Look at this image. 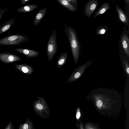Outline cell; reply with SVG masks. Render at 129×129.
Here are the masks:
<instances>
[{"label": "cell", "instance_id": "1", "mask_svg": "<svg viewBox=\"0 0 129 129\" xmlns=\"http://www.w3.org/2000/svg\"><path fill=\"white\" fill-rule=\"evenodd\" d=\"M87 98L91 99L97 108H101L104 106L121 102V95L116 90L100 87L92 90Z\"/></svg>", "mask_w": 129, "mask_h": 129}, {"label": "cell", "instance_id": "2", "mask_svg": "<svg viewBox=\"0 0 129 129\" xmlns=\"http://www.w3.org/2000/svg\"><path fill=\"white\" fill-rule=\"evenodd\" d=\"M64 32L68 38L75 63L77 64L80 53L81 46L78 41L76 31L72 27L64 25Z\"/></svg>", "mask_w": 129, "mask_h": 129}, {"label": "cell", "instance_id": "3", "mask_svg": "<svg viewBox=\"0 0 129 129\" xmlns=\"http://www.w3.org/2000/svg\"><path fill=\"white\" fill-rule=\"evenodd\" d=\"M29 39L27 36L19 34L9 35L0 39V45H20Z\"/></svg>", "mask_w": 129, "mask_h": 129}, {"label": "cell", "instance_id": "4", "mask_svg": "<svg viewBox=\"0 0 129 129\" xmlns=\"http://www.w3.org/2000/svg\"><path fill=\"white\" fill-rule=\"evenodd\" d=\"M57 44L56 31L53 30L49 38L47 47V55L51 62L57 51Z\"/></svg>", "mask_w": 129, "mask_h": 129}, {"label": "cell", "instance_id": "5", "mask_svg": "<svg viewBox=\"0 0 129 129\" xmlns=\"http://www.w3.org/2000/svg\"><path fill=\"white\" fill-rule=\"evenodd\" d=\"M92 63L91 60H90L76 68L73 71L71 75L68 79L67 83H70L79 79L81 77L85 69Z\"/></svg>", "mask_w": 129, "mask_h": 129}, {"label": "cell", "instance_id": "6", "mask_svg": "<svg viewBox=\"0 0 129 129\" xmlns=\"http://www.w3.org/2000/svg\"><path fill=\"white\" fill-rule=\"evenodd\" d=\"M38 100L33 103V107L35 111L40 114L44 112H48V107L44 98L42 96L37 97Z\"/></svg>", "mask_w": 129, "mask_h": 129}, {"label": "cell", "instance_id": "7", "mask_svg": "<svg viewBox=\"0 0 129 129\" xmlns=\"http://www.w3.org/2000/svg\"><path fill=\"white\" fill-rule=\"evenodd\" d=\"M98 5L97 0H90L87 3L84 7V13L88 18L93 13Z\"/></svg>", "mask_w": 129, "mask_h": 129}, {"label": "cell", "instance_id": "8", "mask_svg": "<svg viewBox=\"0 0 129 129\" xmlns=\"http://www.w3.org/2000/svg\"><path fill=\"white\" fill-rule=\"evenodd\" d=\"M121 46L125 54L129 57V38L126 31L121 34Z\"/></svg>", "mask_w": 129, "mask_h": 129}, {"label": "cell", "instance_id": "9", "mask_svg": "<svg viewBox=\"0 0 129 129\" xmlns=\"http://www.w3.org/2000/svg\"><path fill=\"white\" fill-rule=\"evenodd\" d=\"M15 49L25 56L27 58L37 57L39 54V53L38 51L29 49L17 48Z\"/></svg>", "mask_w": 129, "mask_h": 129}, {"label": "cell", "instance_id": "10", "mask_svg": "<svg viewBox=\"0 0 129 129\" xmlns=\"http://www.w3.org/2000/svg\"><path fill=\"white\" fill-rule=\"evenodd\" d=\"M116 8L119 20L123 24L128 26L129 19L127 15L118 5H116Z\"/></svg>", "mask_w": 129, "mask_h": 129}, {"label": "cell", "instance_id": "11", "mask_svg": "<svg viewBox=\"0 0 129 129\" xmlns=\"http://www.w3.org/2000/svg\"><path fill=\"white\" fill-rule=\"evenodd\" d=\"M15 19L12 18L0 25V35L9 29L15 23Z\"/></svg>", "mask_w": 129, "mask_h": 129}, {"label": "cell", "instance_id": "12", "mask_svg": "<svg viewBox=\"0 0 129 129\" xmlns=\"http://www.w3.org/2000/svg\"><path fill=\"white\" fill-rule=\"evenodd\" d=\"M57 1L60 5L72 12H76L77 10V7L68 0H57Z\"/></svg>", "mask_w": 129, "mask_h": 129}, {"label": "cell", "instance_id": "13", "mask_svg": "<svg viewBox=\"0 0 129 129\" xmlns=\"http://www.w3.org/2000/svg\"><path fill=\"white\" fill-rule=\"evenodd\" d=\"M47 7L43 8L39 10L36 14L34 20V26L38 24L44 17L47 11Z\"/></svg>", "mask_w": 129, "mask_h": 129}, {"label": "cell", "instance_id": "14", "mask_svg": "<svg viewBox=\"0 0 129 129\" xmlns=\"http://www.w3.org/2000/svg\"><path fill=\"white\" fill-rule=\"evenodd\" d=\"M38 7V6L36 4L30 5L27 4L25 6L18 8L17 11L18 12L21 13L29 12L34 10Z\"/></svg>", "mask_w": 129, "mask_h": 129}, {"label": "cell", "instance_id": "15", "mask_svg": "<svg viewBox=\"0 0 129 129\" xmlns=\"http://www.w3.org/2000/svg\"><path fill=\"white\" fill-rule=\"evenodd\" d=\"M68 53L67 52L61 53L56 62V67L59 68L63 66L66 62Z\"/></svg>", "mask_w": 129, "mask_h": 129}, {"label": "cell", "instance_id": "16", "mask_svg": "<svg viewBox=\"0 0 129 129\" xmlns=\"http://www.w3.org/2000/svg\"><path fill=\"white\" fill-rule=\"evenodd\" d=\"M110 8V6L109 5V2L104 3L96 13L93 18H94L98 16L104 14Z\"/></svg>", "mask_w": 129, "mask_h": 129}, {"label": "cell", "instance_id": "17", "mask_svg": "<svg viewBox=\"0 0 129 129\" xmlns=\"http://www.w3.org/2000/svg\"><path fill=\"white\" fill-rule=\"evenodd\" d=\"M123 67L127 80L129 81V65L128 62L126 59L123 60Z\"/></svg>", "mask_w": 129, "mask_h": 129}, {"label": "cell", "instance_id": "18", "mask_svg": "<svg viewBox=\"0 0 129 129\" xmlns=\"http://www.w3.org/2000/svg\"><path fill=\"white\" fill-rule=\"evenodd\" d=\"M108 28L106 26H100L96 29L95 34L97 35H103L105 33Z\"/></svg>", "mask_w": 129, "mask_h": 129}, {"label": "cell", "instance_id": "19", "mask_svg": "<svg viewBox=\"0 0 129 129\" xmlns=\"http://www.w3.org/2000/svg\"><path fill=\"white\" fill-rule=\"evenodd\" d=\"M32 124L29 121H26L23 124H20L19 129H32Z\"/></svg>", "mask_w": 129, "mask_h": 129}, {"label": "cell", "instance_id": "20", "mask_svg": "<svg viewBox=\"0 0 129 129\" xmlns=\"http://www.w3.org/2000/svg\"><path fill=\"white\" fill-rule=\"evenodd\" d=\"M8 9L7 8H6L4 9L3 7H2L0 8V20L3 15Z\"/></svg>", "mask_w": 129, "mask_h": 129}, {"label": "cell", "instance_id": "21", "mask_svg": "<svg viewBox=\"0 0 129 129\" xmlns=\"http://www.w3.org/2000/svg\"><path fill=\"white\" fill-rule=\"evenodd\" d=\"M12 121H11L8 124L5 129H13L14 127Z\"/></svg>", "mask_w": 129, "mask_h": 129}, {"label": "cell", "instance_id": "22", "mask_svg": "<svg viewBox=\"0 0 129 129\" xmlns=\"http://www.w3.org/2000/svg\"><path fill=\"white\" fill-rule=\"evenodd\" d=\"M77 113L76 114V118L77 119H79L81 116V114L79 108H78L77 110Z\"/></svg>", "mask_w": 129, "mask_h": 129}, {"label": "cell", "instance_id": "23", "mask_svg": "<svg viewBox=\"0 0 129 129\" xmlns=\"http://www.w3.org/2000/svg\"><path fill=\"white\" fill-rule=\"evenodd\" d=\"M69 2L73 4L77 7V0H68Z\"/></svg>", "mask_w": 129, "mask_h": 129}, {"label": "cell", "instance_id": "24", "mask_svg": "<svg viewBox=\"0 0 129 129\" xmlns=\"http://www.w3.org/2000/svg\"><path fill=\"white\" fill-rule=\"evenodd\" d=\"M31 0H21V4L23 5L28 2Z\"/></svg>", "mask_w": 129, "mask_h": 129}, {"label": "cell", "instance_id": "25", "mask_svg": "<svg viewBox=\"0 0 129 129\" xmlns=\"http://www.w3.org/2000/svg\"><path fill=\"white\" fill-rule=\"evenodd\" d=\"M88 126H87V127H86V129H95L94 127H93L91 126H90V125Z\"/></svg>", "mask_w": 129, "mask_h": 129}, {"label": "cell", "instance_id": "26", "mask_svg": "<svg viewBox=\"0 0 129 129\" xmlns=\"http://www.w3.org/2000/svg\"><path fill=\"white\" fill-rule=\"evenodd\" d=\"M80 129H84L82 124H80Z\"/></svg>", "mask_w": 129, "mask_h": 129}]
</instances>
